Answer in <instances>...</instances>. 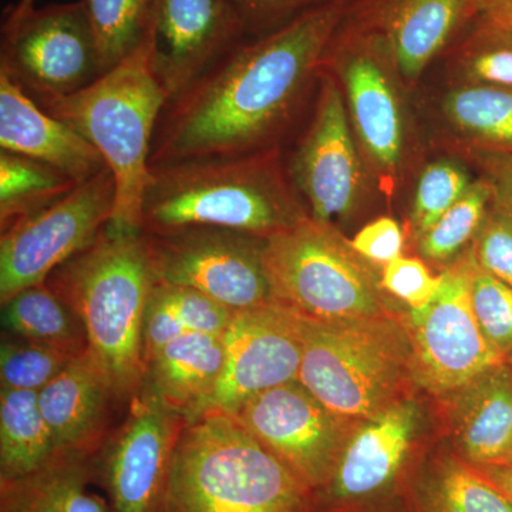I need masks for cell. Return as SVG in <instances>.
I'll return each mask as SVG.
<instances>
[{"label":"cell","mask_w":512,"mask_h":512,"mask_svg":"<svg viewBox=\"0 0 512 512\" xmlns=\"http://www.w3.org/2000/svg\"><path fill=\"white\" fill-rule=\"evenodd\" d=\"M471 255V302L485 338L507 359L512 349V288L487 274Z\"/></svg>","instance_id":"e575fe53"},{"label":"cell","mask_w":512,"mask_h":512,"mask_svg":"<svg viewBox=\"0 0 512 512\" xmlns=\"http://www.w3.org/2000/svg\"><path fill=\"white\" fill-rule=\"evenodd\" d=\"M187 333L191 332H188L177 316L150 293L143 323V352L146 369L158 352Z\"/></svg>","instance_id":"60d3db41"},{"label":"cell","mask_w":512,"mask_h":512,"mask_svg":"<svg viewBox=\"0 0 512 512\" xmlns=\"http://www.w3.org/2000/svg\"><path fill=\"white\" fill-rule=\"evenodd\" d=\"M413 403L397 402L353 431L326 485L335 501H356L384 490L403 467L417 430ZM322 488V490H325Z\"/></svg>","instance_id":"ffe728a7"},{"label":"cell","mask_w":512,"mask_h":512,"mask_svg":"<svg viewBox=\"0 0 512 512\" xmlns=\"http://www.w3.org/2000/svg\"><path fill=\"white\" fill-rule=\"evenodd\" d=\"M471 254L483 271L512 288V215L494 201L478 231Z\"/></svg>","instance_id":"8d00e7d4"},{"label":"cell","mask_w":512,"mask_h":512,"mask_svg":"<svg viewBox=\"0 0 512 512\" xmlns=\"http://www.w3.org/2000/svg\"><path fill=\"white\" fill-rule=\"evenodd\" d=\"M500 466L512 468V446L510 450H508L507 456L504 457L503 463H501Z\"/></svg>","instance_id":"f6af8a7d"},{"label":"cell","mask_w":512,"mask_h":512,"mask_svg":"<svg viewBox=\"0 0 512 512\" xmlns=\"http://www.w3.org/2000/svg\"><path fill=\"white\" fill-rule=\"evenodd\" d=\"M92 484L93 454L57 451L28 476L0 481V512H110Z\"/></svg>","instance_id":"cb8c5ba5"},{"label":"cell","mask_w":512,"mask_h":512,"mask_svg":"<svg viewBox=\"0 0 512 512\" xmlns=\"http://www.w3.org/2000/svg\"><path fill=\"white\" fill-rule=\"evenodd\" d=\"M480 468L512 503V468L501 466H481Z\"/></svg>","instance_id":"ee69618b"},{"label":"cell","mask_w":512,"mask_h":512,"mask_svg":"<svg viewBox=\"0 0 512 512\" xmlns=\"http://www.w3.org/2000/svg\"><path fill=\"white\" fill-rule=\"evenodd\" d=\"M123 426L93 454L94 483L110 512H163L171 461L185 417L151 387L131 400Z\"/></svg>","instance_id":"7c38bea8"},{"label":"cell","mask_w":512,"mask_h":512,"mask_svg":"<svg viewBox=\"0 0 512 512\" xmlns=\"http://www.w3.org/2000/svg\"><path fill=\"white\" fill-rule=\"evenodd\" d=\"M22 3H29V5H33L35 3V0H20Z\"/></svg>","instance_id":"7dc6e473"},{"label":"cell","mask_w":512,"mask_h":512,"mask_svg":"<svg viewBox=\"0 0 512 512\" xmlns=\"http://www.w3.org/2000/svg\"><path fill=\"white\" fill-rule=\"evenodd\" d=\"M0 72L36 103L82 92L103 76L82 2H19L3 22Z\"/></svg>","instance_id":"ba28073f"},{"label":"cell","mask_w":512,"mask_h":512,"mask_svg":"<svg viewBox=\"0 0 512 512\" xmlns=\"http://www.w3.org/2000/svg\"><path fill=\"white\" fill-rule=\"evenodd\" d=\"M245 37L229 0H153L144 45L167 103Z\"/></svg>","instance_id":"9a60e30c"},{"label":"cell","mask_w":512,"mask_h":512,"mask_svg":"<svg viewBox=\"0 0 512 512\" xmlns=\"http://www.w3.org/2000/svg\"><path fill=\"white\" fill-rule=\"evenodd\" d=\"M493 202V187L485 181L471 183L466 194L419 237L420 254L434 262L456 256L468 242L476 239Z\"/></svg>","instance_id":"4dcf8cb0"},{"label":"cell","mask_w":512,"mask_h":512,"mask_svg":"<svg viewBox=\"0 0 512 512\" xmlns=\"http://www.w3.org/2000/svg\"><path fill=\"white\" fill-rule=\"evenodd\" d=\"M225 362V333H187L148 363L144 383L185 420H194L217 390Z\"/></svg>","instance_id":"7402d4cb"},{"label":"cell","mask_w":512,"mask_h":512,"mask_svg":"<svg viewBox=\"0 0 512 512\" xmlns=\"http://www.w3.org/2000/svg\"><path fill=\"white\" fill-rule=\"evenodd\" d=\"M234 417L312 493L332 480L353 433L299 380L256 394Z\"/></svg>","instance_id":"4fadbf2b"},{"label":"cell","mask_w":512,"mask_h":512,"mask_svg":"<svg viewBox=\"0 0 512 512\" xmlns=\"http://www.w3.org/2000/svg\"><path fill=\"white\" fill-rule=\"evenodd\" d=\"M407 332L412 379L434 396H453L507 362L478 325L471 302V255L441 274L430 303L410 311Z\"/></svg>","instance_id":"30bf717a"},{"label":"cell","mask_w":512,"mask_h":512,"mask_svg":"<svg viewBox=\"0 0 512 512\" xmlns=\"http://www.w3.org/2000/svg\"><path fill=\"white\" fill-rule=\"evenodd\" d=\"M117 402L89 352L39 392V406L56 451L96 454L106 443L110 407Z\"/></svg>","instance_id":"44dd1931"},{"label":"cell","mask_w":512,"mask_h":512,"mask_svg":"<svg viewBox=\"0 0 512 512\" xmlns=\"http://www.w3.org/2000/svg\"><path fill=\"white\" fill-rule=\"evenodd\" d=\"M348 9V0H336L229 49L165 104L154 131L150 168L272 153Z\"/></svg>","instance_id":"6da1fadb"},{"label":"cell","mask_w":512,"mask_h":512,"mask_svg":"<svg viewBox=\"0 0 512 512\" xmlns=\"http://www.w3.org/2000/svg\"><path fill=\"white\" fill-rule=\"evenodd\" d=\"M360 258L332 225L309 215L262 245L272 299L319 322L389 315L382 285Z\"/></svg>","instance_id":"52a82bcc"},{"label":"cell","mask_w":512,"mask_h":512,"mask_svg":"<svg viewBox=\"0 0 512 512\" xmlns=\"http://www.w3.org/2000/svg\"><path fill=\"white\" fill-rule=\"evenodd\" d=\"M336 0H229L245 36L261 37ZM349 2V0H348Z\"/></svg>","instance_id":"74e56055"},{"label":"cell","mask_w":512,"mask_h":512,"mask_svg":"<svg viewBox=\"0 0 512 512\" xmlns=\"http://www.w3.org/2000/svg\"><path fill=\"white\" fill-rule=\"evenodd\" d=\"M380 285L412 309H420L439 292L441 275L434 276L417 258H399L384 265Z\"/></svg>","instance_id":"f35d334b"},{"label":"cell","mask_w":512,"mask_h":512,"mask_svg":"<svg viewBox=\"0 0 512 512\" xmlns=\"http://www.w3.org/2000/svg\"><path fill=\"white\" fill-rule=\"evenodd\" d=\"M478 16L477 0H363L356 19L382 33L399 72L413 79Z\"/></svg>","instance_id":"ac0fdd59"},{"label":"cell","mask_w":512,"mask_h":512,"mask_svg":"<svg viewBox=\"0 0 512 512\" xmlns=\"http://www.w3.org/2000/svg\"><path fill=\"white\" fill-rule=\"evenodd\" d=\"M507 363H510V365H512V349L510 350V352H508V355H507Z\"/></svg>","instance_id":"bcb514c9"},{"label":"cell","mask_w":512,"mask_h":512,"mask_svg":"<svg viewBox=\"0 0 512 512\" xmlns=\"http://www.w3.org/2000/svg\"><path fill=\"white\" fill-rule=\"evenodd\" d=\"M453 399L460 456L474 466H500L512 446V365L487 370Z\"/></svg>","instance_id":"603a6c76"},{"label":"cell","mask_w":512,"mask_h":512,"mask_svg":"<svg viewBox=\"0 0 512 512\" xmlns=\"http://www.w3.org/2000/svg\"><path fill=\"white\" fill-rule=\"evenodd\" d=\"M403 232L393 218L370 222L350 241V247L367 261L386 265L402 256Z\"/></svg>","instance_id":"ab89813d"},{"label":"cell","mask_w":512,"mask_h":512,"mask_svg":"<svg viewBox=\"0 0 512 512\" xmlns=\"http://www.w3.org/2000/svg\"><path fill=\"white\" fill-rule=\"evenodd\" d=\"M56 453L39 393L0 389V481L28 476Z\"/></svg>","instance_id":"4316f807"},{"label":"cell","mask_w":512,"mask_h":512,"mask_svg":"<svg viewBox=\"0 0 512 512\" xmlns=\"http://www.w3.org/2000/svg\"><path fill=\"white\" fill-rule=\"evenodd\" d=\"M69 175L52 165L0 150V227L45 210L77 187Z\"/></svg>","instance_id":"83f0119b"},{"label":"cell","mask_w":512,"mask_h":512,"mask_svg":"<svg viewBox=\"0 0 512 512\" xmlns=\"http://www.w3.org/2000/svg\"><path fill=\"white\" fill-rule=\"evenodd\" d=\"M2 306L3 329L10 336L52 346L73 356L89 350L82 319L46 284L16 293Z\"/></svg>","instance_id":"484cf974"},{"label":"cell","mask_w":512,"mask_h":512,"mask_svg":"<svg viewBox=\"0 0 512 512\" xmlns=\"http://www.w3.org/2000/svg\"><path fill=\"white\" fill-rule=\"evenodd\" d=\"M101 69L109 73L146 42L153 0H80Z\"/></svg>","instance_id":"f546056e"},{"label":"cell","mask_w":512,"mask_h":512,"mask_svg":"<svg viewBox=\"0 0 512 512\" xmlns=\"http://www.w3.org/2000/svg\"><path fill=\"white\" fill-rule=\"evenodd\" d=\"M153 284L147 235L109 227L46 281L82 319L87 352L119 403L146 382L143 323Z\"/></svg>","instance_id":"7a4b0ae2"},{"label":"cell","mask_w":512,"mask_h":512,"mask_svg":"<svg viewBox=\"0 0 512 512\" xmlns=\"http://www.w3.org/2000/svg\"><path fill=\"white\" fill-rule=\"evenodd\" d=\"M416 512H512V503L480 467L461 456L441 454L414 483Z\"/></svg>","instance_id":"d4e9b609"},{"label":"cell","mask_w":512,"mask_h":512,"mask_svg":"<svg viewBox=\"0 0 512 512\" xmlns=\"http://www.w3.org/2000/svg\"><path fill=\"white\" fill-rule=\"evenodd\" d=\"M466 70L478 83L512 89V26L478 16L468 40Z\"/></svg>","instance_id":"836d02e7"},{"label":"cell","mask_w":512,"mask_h":512,"mask_svg":"<svg viewBox=\"0 0 512 512\" xmlns=\"http://www.w3.org/2000/svg\"><path fill=\"white\" fill-rule=\"evenodd\" d=\"M291 174L313 220L332 225L355 205L360 167L338 87L323 80L315 116L293 157Z\"/></svg>","instance_id":"2e32d148"},{"label":"cell","mask_w":512,"mask_h":512,"mask_svg":"<svg viewBox=\"0 0 512 512\" xmlns=\"http://www.w3.org/2000/svg\"><path fill=\"white\" fill-rule=\"evenodd\" d=\"M167 97L150 72L146 45L82 92L40 107L92 143L114 175L116 210L107 227L141 232V201L150 180L154 131Z\"/></svg>","instance_id":"5b68a950"},{"label":"cell","mask_w":512,"mask_h":512,"mask_svg":"<svg viewBox=\"0 0 512 512\" xmlns=\"http://www.w3.org/2000/svg\"><path fill=\"white\" fill-rule=\"evenodd\" d=\"M303 215L275 151L200 158L151 168L141 201V231L208 227L266 238Z\"/></svg>","instance_id":"3957f363"},{"label":"cell","mask_w":512,"mask_h":512,"mask_svg":"<svg viewBox=\"0 0 512 512\" xmlns=\"http://www.w3.org/2000/svg\"><path fill=\"white\" fill-rule=\"evenodd\" d=\"M471 183L464 168L451 161L427 165L414 195L412 221L417 238L429 231L468 190Z\"/></svg>","instance_id":"d6a6232c"},{"label":"cell","mask_w":512,"mask_h":512,"mask_svg":"<svg viewBox=\"0 0 512 512\" xmlns=\"http://www.w3.org/2000/svg\"><path fill=\"white\" fill-rule=\"evenodd\" d=\"M352 30L348 37L340 23L335 39L342 45L340 73L353 121L370 156L382 167L392 168L402 153V120L380 60L387 42L382 33L359 19Z\"/></svg>","instance_id":"e0dca14e"},{"label":"cell","mask_w":512,"mask_h":512,"mask_svg":"<svg viewBox=\"0 0 512 512\" xmlns=\"http://www.w3.org/2000/svg\"><path fill=\"white\" fill-rule=\"evenodd\" d=\"M410 360L409 332L392 313L338 322L305 318L298 380L333 413L366 421L400 402L412 377Z\"/></svg>","instance_id":"8992f818"},{"label":"cell","mask_w":512,"mask_h":512,"mask_svg":"<svg viewBox=\"0 0 512 512\" xmlns=\"http://www.w3.org/2000/svg\"><path fill=\"white\" fill-rule=\"evenodd\" d=\"M312 491L234 416L185 421L163 512H311Z\"/></svg>","instance_id":"277c9868"},{"label":"cell","mask_w":512,"mask_h":512,"mask_svg":"<svg viewBox=\"0 0 512 512\" xmlns=\"http://www.w3.org/2000/svg\"><path fill=\"white\" fill-rule=\"evenodd\" d=\"M76 357L16 336L3 339L0 346V389L39 393Z\"/></svg>","instance_id":"1f68e13d"},{"label":"cell","mask_w":512,"mask_h":512,"mask_svg":"<svg viewBox=\"0 0 512 512\" xmlns=\"http://www.w3.org/2000/svg\"><path fill=\"white\" fill-rule=\"evenodd\" d=\"M117 188L109 168L62 200L2 231L0 301L46 284L64 262L82 252L110 224Z\"/></svg>","instance_id":"9c48e42d"},{"label":"cell","mask_w":512,"mask_h":512,"mask_svg":"<svg viewBox=\"0 0 512 512\" xmlns=\"http://www.w3.org/2000/svg\"><path fill=\"white\" fill-rule=\"evenodd\" d=\"M480 160L493 187V201L512 215V153L484 150Z\"/></svg>","instance_id":"b9f144b4"},{"label":"cell","mask_w":512,"mask_h":512,"mask_svg":"<svg viewBox=\"0 0 512 512\" xmlns=\"http://www.w3.org/2000/svg\"><path fill=\"white\" fill-rule=\"evenodd\" d=\"M225 345L224 375L204 413L234 416L256 394L298 380L305 318L276 301L235 312L225 332Z\"/></svg>","instance_id":"5bb4252c"},{"label":"cell","mask_w":512,"mask_h":512,"mask_svg":"<svg viewBox=\"0 0 512 512\" xmlns=\"http://www.w3.org/2000/svg\"><path fill=\"white\" fill-rule=\"evenodd\" d=\"M480 15L512 26V0H477Z\"/></svg>","instance_id":"7bdbcfd3"},{"label":"cell","mask_w":512,"mask_h":512,"mask_svg":"<svg viewBox=\"0 0 512 512\" xmlns=\"http://www.w3.org/2000/svg\"><path fill=\"white\" fill-rule=\"evenodd\" d=\"M151 295L177 316L188 332H227L235 312L194 289L154 282Z\"/></svg>","instance_id":"d590c367"},{"label":"cell","mask_w":512,"mask_h":512,"mask_svg":"<svg viewBox=\"0 0 512 512\" xmlns=\"http://www.w3.org/2000/svg\"><path fill=\"white\" fill-rule=\"evenodd\" d=\"M146 235L154 282L194 289L232 312L274 301L262 264L264 238L208 227Z\"/></svg>","instance_id":"8fae6325"},{"label":"cell","mask_w":512,"mask_h":512,"mask_svg":"<svg viewBox=\"0 0 512 512\" xmlns=\"http://www.w3.org/2000/svg\"><path fill=\"white\" fill-rule=\"evenodd\" d=\"M0 150L35 158L82 184L106 170L97 148L0 72Z\"/></svg>","instance_id":"d6986e66"},{"label":"cell","mask_w":512,"mask_h":512,"mask_svg":"<svg viewBox=\"0 0 512 512\" xmlns=\"http://www.w3.org/2000/svg\"><path fill=\"white\" fill-rule=\"evenodd\" d=\"M448 119L484 150L512 153V89L473 84L448 94Z\"/></svg>","instance_id":"f1b7e54d"}]
</instances>
